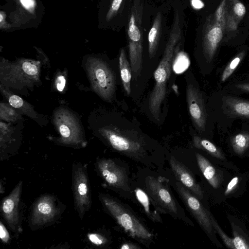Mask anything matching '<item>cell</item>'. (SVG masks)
Here are the masks:
<instances>
[{
    "mask_svg": "<svg viewBox=\"0 0 249 249\" xmlns=\"http://www.w3.org/2000/svg\"><path fill=\"white\" fill-rule=\"evenodd\" d=\"M178 13L176 12L171 30L163 55L154 72L155 84L149 98L148 107L152 116L160 120L161 106L166 95V85L170 77L175 47L181 36Z\"/></svg>",
    "mask_w": 249,
    "mask_h": 249,
    "instance_id": "cell-1",
    "label": "cell"
},
{
    "mask_svg": "<svg viewBox=\"0 0 249 249\" xmlns=\"http://www.w3.org/2000/svg\"><path fill=\"white\" fill-rule=\"evenodd\" d=\"M40 62L19 58L10 62L4 58L0 63V85L6 88L31 89L40 81Z\"/></svg>",
    "mask_w": 249,
    "mask_h": 249,
    "instance_id": "cell-2",
    "label": "cell"
},
{
    "mask_svg": "<svg viewBox=\"0 0 249 249\" xmlns=\"http://www.w3.org/2000/svg\"><path fill=\"white\" fill-rule=\"evenodd\" d=\"M142 0H134L128 18L127 39L130 65L136 77L139 75L142 67Z\"/></svg>",
    "mask_w": 249,
    "mask_h": 249,
    "instance_id": "cell-3",
    "label": "cell"
},
{
    "mask_svg": "<svg viewBox=\"0 0 249 249\" xmlns=\"http://www.w3.org/2000/svg\"><path fill=\"white\" fill-rule=\"evenodd\" d=\"M99 199L105 209L132 237L141 241L150 240L152 233L124 206L112 197L100 194Z\"/></svg>",
    "mask_w": 249,
    "mask_h": 249,
    "instance_id": "cell-4",
    "label": "cell"
},
{
    "mask_svg": "<svg viewBox=\"0 0 249 249\" xmlns=\"http://www.w3.org/2000/svg\"><path fill=\"white\" fill-rule=\"evenodd\" d=\"M66 209L65 205L55 196L45 194L38 197L33 203L28 226L36 231L57 222Z\"/></svg>",
    "mask_w": 249,
    "mask_h": 249,
    "instance_id": "cell-5",
    "label": "cell"
},
{
    "mask_svg": "<svg viewBox=\"0 0 249 249\" xmlns=\"http://www.w3.org/2000/svg\"><path fill=\"white\" fill-rule=\"evenodd\" d=\"M6 5L12 29L37 26L43 16L44 7L39 0H8Z\"/></svg>",
    "mask_w": 249,
    "mask_h": 249,
    "instance_id": "cell-6",
    "label": "cell"
},
{
    "mask_svg": "<svg viewBox=\"0 0 249 249\" xmlns=\"http://www.w3.org/2000/svg\"><path fill=\"white\" fill-rule=\"evenodd\" d=\"M53 123L60 137L53 141L59 145L81 148L87 146L81 125L77 118L71 111L65 108H59L53 115Z\"/></svg>",
    "mask_w": 249,
    "mask_h": 249,
    "instance_id": "cell-7",
    "label": "cell"
},
{
    "mask_svg": "<svg viewBox=\"0 0 249 249\" xmlns=\"http://www.w3.org/2000/svg\"><path fill=\"white\" fill-rule=\"evenodd\" d=\"M99 132L107 143L118 152L137 159L144 154V142L134 131L110 125L100 128Z\"/></svg>",
    "mask_w": 249,
    "mask_h": 249,
    "instance_id": "cell-8",
    "label": "cell"
},
{
    "mask_svg": "<svg viewBox=\"0 0 249 249\" xmlns=\"http://www.w3.org/2000/svg\"><path fill=\"white\" fill-rule=\"evenodd\" d=\"M86 70L92 89L102 99L110 101L116 89V76L109 66L102 59L89 57Z\"/></svg>",
    "mask_w": 249,
    "mask_h": 249,
    "instance_id": "cell-9",
    "label": "cell"
},
{
    "mask_svg": "<svg viewBox=\"0 0 249 249\" xmlns=\"http://www.w3.org/2000/svg\"><path fill=\"white\" fill-rule=\"evenodd\" d=\"M71 176L74 207L82 220L90 210L92 203L87 164L79 162L73 163Z\"/></svg>",
    "mask_w": 249,
    "mask_h": 249,
    "instance_id": "cell-10",
    "label": "cell"
},
{
    "mask_svg": "<svg viewBox=\"0 0 249 249\" xmlns=\"http://www.w3.org/2000/svg\"><path fill=\"white\" fill-rule=\"evenodd\" d=\"M176 187L187 207L210 239L217 247H222L215 235L210 212L205 209L199 199L180 182H177Z\"/></svg>",
    "mask_w": 249,
    "mask_h": 249,
    "instance_id": "cell-11",
    "label": "cell"
},
{
    "mask_svg": "<svg viewBox=\"0 0 249 249\" xmlns=\"http://www.w3.org/2000/svg\"><path fill=\"white\" fill-rule=\"evenodd\" d=\"M23 187L21 180L1 202L0 213L9 229L16 234L22 232L21 199Z\"/></svg>",
    "mask_w": 249,
    "mask_h": 249,
    "instance_id": "cell-12",
    "label": "cell"
},
{
    "mask_svg": "<svg viewBox=\"0 0 249 249\" xmlns=\"http://www.w3.org/2000/svg\"><path fill=\"white\" fill-rule=\"evenodd\" d=\"M95 167L98 174L108 186L124 191L130 190L126 172L113 160L98 158Z\"/></svg>",
    "mask_w": 249,
    "mask_h": 249,
    "instance_id": "cell-13",
    "label": "cell"
},
{
    "mask_svg": "<svg viewBox=\"0 0 249 249\" xmlns=\"http://www.w3.org/2000/svg\"><path fill=\"white\" fill-rule=\"evenodd\" d=\"M189 112L196 129L199 133L206 130L208 114L202 94L198 88L190 83L186 88Z\"/></svg>",
    "mask_w": 249,
    "mask_h": 249,
    "instance_id": "cell-14",
    "label": "cell"
},
{
    "mask_svg": "<svg viewBox=\"0 0 249 249\" xmlns=\"http://www.w3.org/2000/svg\"><path fill=\"white\" fill-rule=\"evenodd\" d=\"M147 193L164 211L177 214L178 209L168 189L157 178L148 177L145 179Z\"/></svg>",
    "mask_w": 249,
    "mask_h": 249,
    "instance_id": "cell-15",
    "label": "cell"
},
{
    "mask_svg": "<svg viewBox=\"0 0 249 249\" xmlns=\"http://www.w3.org/2000/svg\"><path fill=\"white\" fill-rule=\"evenodd\" d=\"M219 103V109L227 119L249 120V100L222 94Z\"/></svg>",
    "mask_w": 249,
    "mask_h": 249,
    "instance_id": "cell-16",
    "label": "cell"
},
{
    "mask_svg": "<svg viewBox=\"0 0 249 249\" xmlns=\"http://www.w3.org/2000/svg\"><path fill=\"white\" fill-rule=\"evenodd\" d=\"M169 163L172 171L179 182L199 199H202L203 197L202 190L189 170L174 157L170 158Z\"/></svg>",
    "mask_w": 249,
    "mask_h": 249,
    "instance_id": "cell-17",
    "label": "cell"
},
{
    "mask_svg": "<svg viewBox=\"0 0 249 249\" xmlns=\"http://www.w3.org/2000/svg\"><path fill=\"white\" fill-rule=\"evenodd\" d=\"M196 157L198 167L208 183L214 189H219L224 180L222 171L201 154L196 153Z\"/></svg>",
    "mask_w": 249,
    "mask_h": 249,
    "instance_id": "cell-18",
    "label": "cell"
},
{
    "mask_svg": "<svg viewBox=\"0 0 249 249\" xmlns=\"http://www.w3.org/2000/svg\"><path fill=\"white\" fill-rule=\"evenodd\" d=\"M137 199L142 205L146 215L153 221H161L160 213L164 211L151 196L143 190L136 188L135 190Z\"/></svg>",
    "mask_w": 249,
    "mask_h": 249,
    "instance_id": "cell-19",
    "label": "cell"
},
{
    "mask_svg": "<svg viewBox=\"0 0 249 249\" xmlns=\"http://www.w3.org/2000/svg\"><path fill=\"white\" fill-rule=\"evenodd\" d=\"M0 89L1 93L7 99L9 104L19 113L24 114L35 120L38 119V114L34 110V107L31 105L19 96L13 94L1 85Z\"/></svg>",
    "mask_w": 249,
    "mask_h": 249,
    "instance_id": "cell-20",
    "label": "cell"
},
{
    "mask_svg": "<svg viewBox=\"0 0 249 249\" xmlns=\"http://www.w3.org/2000/svg\"><path fill=\"white\" fill-rule=\"evenodd\" d=\"M222 36V31L219 26H214L210 28L205 36L204 56L209 64L213 63L216 49L221 40Z\"/></svg>",
    "mask_w": 249,
    "mask_h": 249,
    "instance_id": "cell-21",
    "label": "cell"
},
{
    "mask_svg": "<svg viewBox=\"0 0 249 249\" xmlns=\"http://www.w3.org/2000/svg\"><path fill=\"white\" fill-rule=\"evenodd\" d=\"M193 142L196 148L204 151L216 160H227L222 150L208 140L195 135L193 137Z\"/></svg>",
    "mask_w": 249,
    "mask_h": 249,
    "instance_id": "cell-22",
    "label": "cell"
},
{
    "mask_svg": "<svg viewBox=\"0 0 249 249\" xmlns=\"http://www.w3.org/2000/svg\"><path fill=\"white\" fill-rule=\"evenodd\" d=\"M161 24V15H156L148 36V53L150 58L154 57L158 47Z\"/></svg>",
    "mask_w": 249,
    "mask_h": 249,
    "instance_id": "cell-23",
    "label": "cell"
},
{
    "mask_svg": "<svg viewBox=\"0 0 249 249\" xmlns=\"http://www.w3.org/2000/svg\"><path fill=\"white\" fill-rule=\"evenodd\" d=\"M230 142L235 154L243 155L249 149V131L241 130L235 133L231 137Z\"/></svg>",
    "mask_w": 249,
    "mask_h": 249,
    "instance_id": "cell-24",
    "label": "cell"
},
{
    "mask_svg": "<svg viewBox=\"0 0 249 249\" xmlns=\"http://www.w3.org/2000/svg\"><path fill=\"white\" fill-rule=\"evenodd\" d=\"M119 68L123 87L127 94L129 95L131 93L132 71L124 48H122L120 51Z\"/></svg>",
    "mask_w": 249,
    "mask_h": 249,
    "instance_id": "cell-25",
    "label": "cell"
},
{
    "mask_svg": "<svg viewBox=\"0 0 249 249\" xmlns=\"http://www.w3.org/2000/svg\"><path fill=\"white\" fill-rule=\"evenodd\" d=\"M234 249H249V235L241 226L231 222Z\"/></svg>",
    "mask_w": 249,
    "mask_h": 249,
    "instance_id": "cell-26",
    "label": "cell"
},
{
    "mask_svg": "<svg viewBox=\"0 0 249 249\" xmlns=\"http://www.w3.org/2000/svg\"><path fill=\"white\" fill-rule=\"evenodd\" d=\"M20 114L9 103L0 104V118L8 122H15L21 119Z\"/></svg>",
    "mask_w": 249,
    "mask_h": 249,
    "instance_id": "cell-27",
    "label": "cell"
},
{
    "mask_svg": "<svg viewBox=\"0 0 249 249\" xmlns=\"http://www.w3.org/2000/svg\"><path fill=\"white\" fill-rule=\"evenodd\" d=\"M190 65V60L185 53H179L173 59L172 68L176 73H181L188 69Z\"/></svg>",
    "mask_w": 249,
    "mask_h": 249,
    "instance_id": "cell-28",
    "label": "cell"
},
{
    "mask_svg": "<svg viewBox=\"0 0 249 249\" xmlns=\"http://www.w3.org/2000/svg\"><path fill=\"white\" fill-rule=\"evenodd\" d=\"M124 0H110L104 16V20L110 22L117 14Z\"/></svg>",
    "mask_w": 249,
    "mask_h": 249,
    "instance_id": "cell-29",
    "label": "cell"
},
{
    "mask_svg": "<svg viewBox=\"0 0 249 249\" xmlns=\"http://www.w3.org/2000/svg\"><path fill=\"white\" fill-rule=\"evenodd\" d=\"M243 58L242 55L235 56L226 67L221 75V82H225L233 73Z\"/></svg>",
    "mask_w": 249,
    "mask_h": 249,
    "instance_id": "cell-30",
    "label": "cell"
},
{
    "mask_svg": "<svg viewBox=\"0 0 249 249\" xmlns=\"http://www.w3.org/2000/svg\"><path fill=\"white\" fill-rule=\"evenodd\" d=\"M211 218L213 226L215 232H217L222 239L225 245L228 248L234 249L232 238L228 236L221 229L213 215L211 213Z\"/></svg>",
    "mask_w": 249,
    "mask_h": 249,
    "instance_id": "cell-31",
    "label": "cell"
},
{
    "mask_svg": "<svg viewBox=\"0 0 249 249\" xmlns=\"http://www.w3.org/2000/svg\"><path fill=\"white\" fill-rule=\"evenodd\" d=\"M87 239L89 243L96 247H102L108 243L107 239L102 234L97 232H89L87 234Z\"/></svg>",
    "mask_w": 249,
    "mask_h": 249,
    "instance_id": "cell-32",
    "label": "cell"
},
{
    "mask_svg": "<svg viewBox=\"0 0 249 249\" xmlns=\"http://www.w3.org/2000/svg\"><path fill=\"white\" fill-rule=\"evenodd\" d=\"M241 177L237 176L233 178L227 184L224 195L225 196H230L236 192L240 186Z\"/></svg>",
    "mask_w": 249,
    "mask_h": 249,
    "instance_id": "cell-33",
    "label": "cell"
},
{
    "mask_svg": "<svg viewBox=\"0 0 249 249\" xmlns=\"http://www.w3.org/2000/svg\"><path fill=\"white\" fill-rule=\"evenodd\" d=\"M0 238L3 244L9 243L11 239L9 231L1 220L0 222Z\"/></svg>",
    "mask_w": 249,
    "mask_h": 249,
    "instance_id": "cell-34",
    "label": "cell"
},
{
    "mask_svg": "<svg viewBox=\"0 0 249 249\" xmlns=\"http://www.w3.org/2000/svg\"><path fill=\"white\" fill-rule=\"evenodd\" d=\"M0 27L1 30L4 31L12 30V27L7 20L5 11L2 10L0 11Z\"/></svg>",
    "mask_w": 249,
    "mask_h": 249,
    "instance_id": "cell-35",
    "label": "cell"
},
{
    "mask_svg": "<svg viewBox=\"0 0 249 249\" xmlns=\"http://www.w3.org/2000/svg\"><path fill=\"white\" fill-rule=\"evenodd\" d=\"M66 77L62 74H58L55 79V85L57 90L59 92H62L66 86Z\"/></svg>",
    "mask_w": 249,
    "mask_h": 249,
    "instance_id": "cell-36",
    "label": "cell"
},
{
    "mask_svg": "<svg viewBox=\"0 0 249 249\" xmlns=\"http://www.w3.org/2000/svg\"><path fill=\"white\" fill-rule=\"evenodd\" d=\"M233 87L238 92L249 94V82L237 83L234 85Z\"/></svg>",
    "mask_w": 249,
    "mask_h": 249,
    "instance_id": "cell-37",
    "label": "cell"
},
{
    "mask_svg": "<svg viewBox=\"0 0 249 249\" xmlns=\"http://www.w3.org/2000/svg\"><path fill=\"white\" fill-rule=\"evenodd\" d=\"M234 12L239 17L243 16L246 13L245 6L240 2L237 3L234 6Z\"/></svg>",
    "mask_w": 249,
    "mask_h": 249,
    "instance_id": "cell-38",
    "label": "cell"
},
{
    "mask_svg": "<svg viewBox=\"0 0 249 249\" xmlns=\"http://www.w3.org/2000/svg\"><path fill=\"white\" fill-rule=\"evenodd\" d=\"M192 6L196 9L202 8L204 6V4L201 0H191Z\"/></svg>",
    "mask_w": 249,
    "mask_h": 249,
    "instance_id": "cell-39",
    "label": "cell"
},
{
    "mask_svg": "<svg viewBox=\"0 0 249 249\" xmlns=\"http://www.w3.org/2000/svg\"><path fill=\"white\" fill-rule=\"evenodd\" d=\"M139 248H140L136 245L129 243L123 244L121 247V249H135Z\"/></svg>",
    "mask_w": 249,
    "mask_h": 249,
    "instance_id": "cell-40",
    "label": "cell"
}]
</instances>
